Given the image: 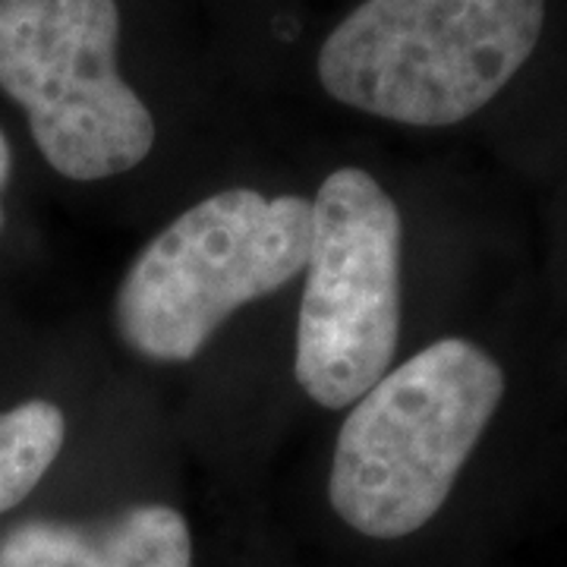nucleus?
<instances>
[{"label":"nucleus","instance_id":"nucleus-2","mask_svg":"<svg viewBox=\"0 0 567 567\" xmlns=\"http://www.w3.org/2000/svg\"><path fill=\"white\" fill-rule=\"evenodd\" d=\"M546 0H363L319 51L334 102L406 126L483 111L536 51Z\"/></svg>","mask_w":567,"mask_h":567},{"label":"nucleus","instance_id":"nucleus-5","mask_svg":"<svg viewBox=\"0 0 567 567\" xmlns=\"http://www.w3.org/2000/svg\"><path fill=\"white\" fill-rule=\"evenodd\" d=\"M404 221L372 174L341 167L312 199V237L297 322V382L316 404H357L401 341Z\"/></svg>","mask_w":567,"mask_h":567},{"label":"nucleus","instance_id":"nucleus-1","mask_svg":"<svg viewBox=\"0 0 567 567\" xmlns=\"http://www.w3.org/2000/svg\"><path fill=\"white\" fill-rule=\"evenodd\" d=\"M505 398L495 357L442 338L385 372L347 413L328 502L369 539H404L442 507Z\"/></svg>","mask_w":567,"mask_h":567},{"label":"nucleus","instance_id":"nucleus-8","mask_svg":"<svg viewBox=\"0 0 567 567\" xmlns=\"http://www.w3.org/2000/svg\"><path fill=\"white\" fill-rule=\"evenodd\" d=\"M10 171H13V152L7 136L0 133V227H3V189L10 183Z\"/></svg>","mask_w":567,"mask_h":567},{"label":"nucleus","instance_id":"nucleus-3","mask_svg":"<svg viewBox=\"0 0 567 567\" xmlns=\"http://www.w3.org/2000/svg\"><path fill=\"white\" fill-rule=\"evenodd\" d=\"M312 203L234 186L186 208L142 246L114 297L123 344L152 363H189L240 306L306 268Z\"/></svg>","mask_w":567,"mask_h":567},{"label":"nucleus","instance_id":"nucleus-4","mask_svg":"<svg viewBox=\"0 0 567 567\" xmlns=\"http://www.w3.org/2000/svg\"><path fill=\"white\" fill-rule=\"evenodd\" d=\"M117 0H0V89L58 174L104 181L155 145V117L117 70Z\"/></svg>","mask_w":567,"mask_h":567},{"label":"nucleus","instance_id":"nucleus-7","mask_svg":"<svg viewBox=\"0 0 567 567\" xmlns=\"http://www.w3.org/2000/svg\"><path fill=\"white\" fill-rule=\"evenodd\" d=\"M66 420L51 401H25L0 413V514L32 495L61 454Z\"/></svg>","mask_w":567,"mask_h":567},{"label":"nucleus","instance_id":"nucleus-6","mask_svg":"<svg viewBox=\"0 0 567 567\" xmlns=\"http://www.w3.org/2000/svg\"><path fill=\"white\" fill-rule=\"evenodd\" d=\"M0 567H193L181 511L133 505L99 520H25L0 539Z\"/></svg>","mask_w":567,"mask_h":567}]
</instances>
